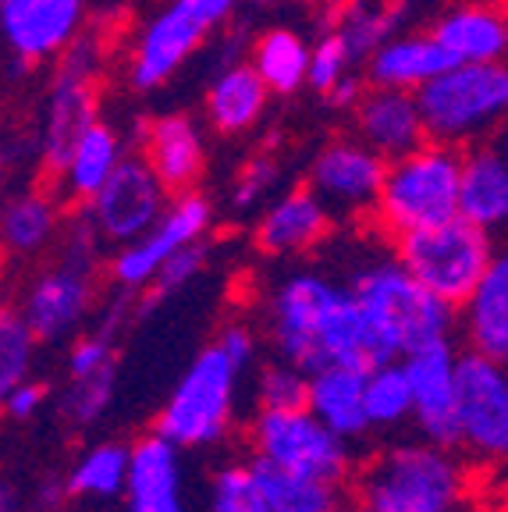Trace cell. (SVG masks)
Returning <instances> with one entry per match:
<instances>
[{
	"mask_svg": "<svg viewBox=\"0 0 508 512\" xmlns=\"http://www.w3.org/2000/svg\"><path fill=\"white\" fill-rule=\"evenodd\" d=\"M263 328L278 360L295 363L306 374L331 363L374 367L356 292L349 281L317 267H295L267 288Z\"/></svg>",
	"mask_w": 508,
	"mask_h": 512,
	"instance_id": "cell-1",
	"label": "cell"
},
{
	"mask_svg": "<svg viewBox=\"0 0 508 512\" xmlns=\"http://www.w3.org/2000/svg\"><path fill=\"white\" fill-rule=\"evenodd\" d=\"M366 328L370 360H405L423 345L455 335V306L437 299L391 253H370L349 274Z\"/></svg>",
	"mask_w": 508,
	"mask_h": 512,
	"instance_id": "cell-2",
	"label": "cell"
},
{
	"mask_svg": "<svg viewBox=\"0 0 508 512\" xmlns=\"http://www.w3.org/2000/svg\"><path fill=\"white\" fill-rule=\"evenodd\" d=\"M469 459L427 438L395 441L356 470L359 512H462Z\"/></svg>",
	"mask_w": 508,
	"mask_h": 512,
	"instance_id": "cell-3",
	"label": "cell"
},
{
	"mask_svg": "<svg viewBox=\"0 0 508 512\" xmlns=\"http://www.w3.org/2000/svg\"><path fill=\"white\" fill-rule=\"evenodd\" d=\"M242 374L246 367L217 338L207 342L175 381L167 402L160 406L153 431L175 441L182 452L224 445L239 424Z\"/></svg>",
	"mask_w": 508,
	"mask_h": 512,
	"instance_id": "cell-4",
	"label": "cell"
},
{
	"mask_svg": "<svg viewBox=\"0 0 508 512\" xmlns=\"http://www.w3.org/2000/svg\"><path fill=\"white\" fill-rule=\"evenodd\" d=\"M416 100L427 139L434 143L455 150L494 143L508 125V57L448 64L416 89Z\"/></svg>",
	"mask_w": 508,
	"mask_h": 512,
	"instance_id": "cell-5",
	"label": "cell"
},
{
	"mask_svg": "<svg viewBox=\"0 0 508 512\" xmlns=\"http://www.w3.org/2000/svg\"><path fill=\"white\" fill-rule=\"evenodd\" d=\"M459 178L462 150L427 139L416 150L388 160L370 221L388 239L448 221L459 214Z\"/></svg>",
	"mask_w": 508,
	"mask_h": 512,
	"instance_id": "cell-6",
	"label": "cell"
},
{
	"mask_svg": "<svg viewBox=\"0 0 508 512\" xmlns=\"http://www.w3.org/2000/svg\"><path fill=\"white\" fill-rule=\"evenodd\" d=\"M391 249L423 288H430L437 299L459 310L469 292L477 288V281L484 278L498 242L480 224L455 214L441 224L398 235L391 239Z\"/></svg>",
	"mask_w": 508,
	"mask_h": 512,
	"instance_id": "cell-7",
	"label": "cell"
},
{
	"mask_svg": "<svg viewBox=\"0 0 508 512\" xmlns=\"http://www.w3.org/2000/svg\"><path fill=\"white\" fill-rule=\"evenodd\" d=\"M246 441L253 459L310 473V477L334 484V488H342L356 477L352 441L334 434L310 406L256 409L246 427Z\"/></svg>",
	"mask_w": 508,
	"mask_h": 512,
	"instance_id": "cell-8",
	"label": "cell"
},
{
	"mask_svg": "<svg viewBox=\"0 0 508 512\" xmlns=\"http://www.w3.org/2000/svg\"><path fill=\"white\" fill-rule=\"evenodd\" d=\"M100 68L104 54L93 36H79L54 61V79L40 121V164L47 171V182H54L57 171L64 168L75 139L100 118V82H96Z\"/></svg>",
	"mask_w": 508,
	"mask_h": 512,
	"instance_id": "cell-9",
	"label": "cell"
},
{
	"mask_svg": "<svg viewBox=\"0 0 508 512\" xmlns=\"http://www.w3.org/2000/svg\"><path fill=\"white\" fill-rule=\"evenodd\" d=\"M217 207L203 189H189L171 196L167 210L150 224V232L118 246L107 256V281L121 292H146L160 267L192 242L207 239L214 228Z\"/></svg>",
	"mask_w": 508,
	"mask_h": 512,
	"instance_id": "cell-10",
	"label": "cell"
},
{
	"mask_svg": "<svg viewBox=\"0 0 508 512\" xmlns=\"http://www.w3.org/2000/svg\"><path fill=\"white\" fill-rule=\"evenodd\" d=\"M217 25L199 0H167L132 36L125 57V82L132 93H157L182 72Z\"/></svg>",
	"mask_w": 508,
	"mask_h": 512,
	"instance_id": "cell-11",
	"label": "cell"
},
{
	"mask_svg": "<svg viewBox=\"0 0 508 512\" xmlns=\"http://www.w3.org/2000/svg\"><path fill=\"white\" fill-rule=\"evenodd\" d=\"M459 452L469 466H498L508 456V363L459 352Z\"/></svg>",
	"mask_w": 508,
	"mask_h": 512,
	"instance_id": "cell-12",
	"label": "cell"
},
{
	"mask_svg": "<svg viewBox=\"0 0 508 512\" xmlns=\"http://www.w3.org/2000/svg\"><path fill=\"white\" fill-rule=\"evenodd\" d=\"M388 157L359 136H334L310 157L306 185L327 203L338 221H370L381 196Z\"/></svg>",
	"mask_w": 508,
	"mask_h": 512,
	"instance_id": "cell-13",
	"label": "cell"
},
{
	"mask_svg": "<svg viewBox=\"0 0 508 512\" xmlns=\"http://www.w3.org/2000/svg\"><path fill=\"white\" fill-rule=\"evenodd\" d=\"M167 203H171V192L157 178V171L146 164L143 153H125V160L82 207V214L89 217V224L107 246L118 249L150 232V224L164 214Z\"/></svg>",
	"mask_w": 508,
	"mask_h": 512,
	"instance_id": "cell-14",
	"label": "cell"
},
{
	"mask_svg": "<svg viewBox=\"0 0 508 512\" xmlns=\"http://www.w3.org/2000/svg\"><path fill=\"white\" fill-rule=\"evenodd\" d=\"M96 303V271L68 260H50L18 292L15 313L40 342H64L79 335Z\"/></svg>",
	"mask_w": 508,
	"mask_h": 512,
	"instance_id": "cell-15",
	"label": "cell"
},
{
	"mask_svg": "<svg viewBox=\"0 0 508 512\" xmlns=\"http://www.w3.org/2000/svg\"><path fill=\"white\" fill-rule=\"evenodd\" d=\"M89 0H0V43L15 64L57 61L82 36Z\"/></svg>",
	"mask_w": 508,
	"mask_h": 512,
	"instance_id": "cell-16",
	"label": "cell"
},
{
	"mask_svg": "<svg viewBox=\"0 0 508 512\" xmlns=\"http://www.w3.org/2000/svg\"><path fill=\"white\" fill-rule=\"evenodd\" d=\"M405 374L413 384V424L420 438L434 441V445L459 448V420H455V406H459V352H455L452 338L405 356Z\"/></svg>",
	"mask_w": 508,
	"mask_h": 512,
	"instance_id": "cell-17",
	"label": "cell"
},
{
	"mask_svg": "<svg viewBox=\"0 0 508 512\" xmlns=\"http://www.w3.org/2000/svg\"><path fill=\"white\" fill-rule=\"evenodd\" d=\"M135 143L171 196L199 189L210 164L207 121H196L185 111L153 114L135 128Z\"/></svg>",
	"mask_w": 508,
	"mask_h": 512,
	"instance_id": "cell-18",
	"label": "cell"
},
{
	"mask_svg": "<svg viewBox=\"0 0 508 512\" xmlns=\"http://www.w3.org/2000/svg\"><path fill=\"white\" fill-rule=\"evenodd\" d=\"M338 217L327 210L310 185H295L260 207L253 224V242L270 260H295L310 256L331 239Z\"/></svg>",
	"mask_w": 508,
	"mask_h": 512,
	"instance_id": "cell-19",
	"label": "cell"
},
{
	"mask_svg": "<svg viewBox=\"0 0 508 512\" xmlns=\"http://www.w3.org/2000/svg\"><path fill=\"white\" fill-rule=\"evenodd\" d=\"M121 512H189L185 459L175 441L150 431L132 445Z\"/></svg>",
	"mask_w": 508,
	"mask_h": 512,
	"instance_id": "cell-20",
	"label": "cell"
},
{
	"mask_svg": "<svg viewBox=\"0 0 508 512\" xmlns=\"http://www.w3.org/2000/svg\"><path fill=\"white\" fill-rule=\"evenodd\" d=\"M352 136H359L366 146H374L381 157H402L427 143L420 100L409 89H391L366 82L363 96L352 107Z\"/></svg>",
	"mask_w": 508,
	"mask_h": 512,
	"instance_id": "cell-21",
	"label": "cell"
},
{
	"mask_svg": "<svg viewBox=\"0 0 508 512\" xmlns=\"http://www.w3.org/2000/svg\"><path fill=\"white\" fill-rule=\"evenodd\" d=\"M270 96L274 93L249 64V57L224 61L203 89V121L214 136L242 139L260 128L263 114L270 107Z\"/></svg>",
	"mask_w": 508,
	"mask_h": 512,
	"instance_id": "cell-22",
	"label": "cell"
},
{
	"mask_svg": "<svg viewBox=\"0 0 508 512\" xmlns=\"http://www.w3.org/2000/svg\"><path fill=\"white\" fill-rule=\"evenodd\" d=\"M455 64L505 61L508 57V0H455L430 25Z\"/></svg>",
	"mask_w": 508,
	"mask_h": 512,
	"instance_id": "cell-23",
	"label": "cell"
},
{
	"mask_svg": "<svg viewBox=\"0 0 508 512\" xmlns=\"http://www.w3.org/2000/svg\"><path fill=\"white\" fill-rule=\"evenodd\" d=\"M455 331L469 352L508 363V246L494 249L484 278L455 310Z\"/></svg>",
	"mask_w": 508,
	"mask_h": 512,
	"instance_id": "cell-24",
	"label": "cell"
},
{
	"mask_svg": "<svg viewBox=\"0 0 508 512\" xmlns=\"http://www.w3.org/2000/svg\"><path fill=\"white\" fill-rule=\"evenodd\" d=\"M125 153H128V139L121 136V128L111 125L107 118H96L75 139L72 153H68L64 168L50 182V189L61 196L68 210H82L100 192V185L114 175V168L125 160Z\"/></svg>",
	"mask_w": 508,
	"mask_h": 512,
	"instance_id": "cell-25",
	"label": "cell"
},
{
	"mask_svg": "<svg viewBox=\"0 0 508 512\" xmlns=\"http://www.w3.org/2000/svg\"><path fill=\"white\" fill-rule=\"evenodd\" d=\"M64 200L54 189H22L0 200V253L11 260H36L50 253L64 228Z\"/></svg>",
	"mask_w": 508,
	"mask_h": 512,
	"instance_id": "cell-26",
	"label": "cell"
},
{
	"mask_svg": "<svg viewBox=\"0 0 508 512\" xmlns=\"http://www.w3.org/2000/svg\"><path fill=\"white\" fill-rule=\"evenodd\" d=\"M459 214L494 239L508 232V157L498 139L462 150Z\"/></svg>",
	"mask_w": 508,
	"mask_h": 512,
	"instance_id": "cell-27",
	"label": "cell"
},
{
	"mask_svg": "<svg viewBox=\"0 0 508 512\" xmlns=\"http://www.w3.org/2000/svg\"><path fill=\"white\" fill-rule=\"evenodd\" d=\"M366 370L370 367H356V363L320 367L310 374V392H306V406L352 445L374 431L366 413Z\"/></svg>",
	"mask_w": 508,
	"mask_h": 512,
	"instance_id": "cell-28",
	"label": "cell"
},
{
	"mask_svg": "<svg viewBox=\"0 0 508 512\" xmlns=\"http://www.w3.org/2000/svg\"><path fill=\"white\" fill-rule=\"evenodd\" d=\"M455 64L448 57V50L427 32H391L388 40L374 50V54L366 57L363 64V75L366 82H374V86H391V89H416L423 82H430L434 75H441Z\"/></svg>",
	"mask_w": 508,
	"mask_h": 512,
	"instance_id": "cell-29",
	"label": "cell"
},
{
	"mask_svg": "<svg viewBox=\"0 0 508 512\" xmlns=\"http://www.w3.org/2000/svg\"><path fill=\"white\" fill-rule=\"evenodd\" d=\"M313 43L292 25H267L253 36L246 57L274 96H295L310 82Z\"/></svg>",
	"mask_w": 508,
	"mask_h": 512,
	"instance_id": "cell-30",
	"label": "cell"
},
{
	"mask_svg": "<svg viewBox=\"0 0 508 512\" xmlns=\"http://www.w3.org/2000/svg\"><path fill=\"white\" fill-rule=\"evenodd\" d=\"M128 459H132V445H121V441H96V445L82 448L72 470L64 473L68 498L96 505L121 502L128 480Z\"/></svg>",
	"mask_w": 508,
	"mask_h": 512,
	"instance_id": "cell-31",
	"label": "cell"
},
{
	"mask_svg": "<svg viewBox=\"0 0 508 512\" xmlns=\"http://www.w3.org/2000/svg\"><path fill=\"white\" fill-rule=\"evenodd\" d=\"M253 466L270 512H320L338 502V491H342L334 484L310 477V473L288 470V466L267 463V459H253Z\"/></svg>",
	"mask_w": 508,
	"mask_h": 512,
	"instance_id": "cell-32",
	"label": "cell"
},
{
	"mask_svg": "<svg viewBox=\"0 0 508 512\" xmlns=\"http://www.w3.org/2000/svg\"><path fill=\"white\" fill-rule=\"evenodd\" d=\"M366 413L374 431H398L413 420V384L402 360H384L366 370Z\"/></svg>",
	"mask_w": 508,
	"mask_h": 512,
	"instance_id": "cell-33",
	"label": "cell"
},
{
	"mask_svg": "<svg viewBox=\"0 0 508 512\" xmlns=\"http://www.w3.org/2000/svg\"><path fill=\"white\" fill-rule=\"evenodd\" d=\"M203 512H270L253 459H228L210 473Z\"/></svg>",
	"mask_w": 508,
	"mask_h": 512,
	"instance_id": "cell-34",
	"label": "cell"
},
{
	"mask_svg": "<svg viewBox=\"0 0 508 512\" xmlns=\"http://www.w3.org/2000/svg\"><path fill=\"white\" fill-rule=\"evenodd\" d=\"M36 349H40V338L32 335L29 324L11 310L8 317L0 320V406L25 377H32Z\"/></svg>",
	"mask_w": 508,
	"mask_h": 512,
	"instance_id": "cell-35",
	"label": "cell"
},
{
	"mask_svg": "<svg viewBox=\"0 0 508 512\" xmlns=\"http://www.w3.org/2000/svg\"><path fill=\"white\" fill-rule=\"evenodd\" d=\"M352 72H359L356 54H352L345 32L338 29V25H331V29L320 32L310 47V82H306V86L327 100L331 89L342 79H349Z\"/></svg>",
	"mask_w": 508,
	"mask_h": 512,
	"instance_id": "cell-36",
	"label": "cell"
},
{
	"mask_svg": "<svg viewBox=\"0 0 508 512\" xmlns=\"http://www.w3.org/2000/svg\"><path fill=\"white\" fill-rule=\"evenodd\" d=\"M111 402H114V370L93 377H68V388L61 395V413L72 427L86 431V427H96L111 413Z\"/></svg>",
	"mask_w": 508,
	"mask_h": 512,
	"instance_id": "cell-37",
	"label": "cell"
},
{
	"mask_svg": "<svg viewBox=\"0 0 508 512\" xmlns=\"http://www.w3.org/2000/svg\"><path fill=\"white\" fill-rule=\"evenodd\" d=\"M395 22H398V15L391 8H377L374 0H359V4H352L334 25L345 32V40H349L356 61H366V57L374 54L391 32H395Z\"/></svg>",
	"mask_w": 508,
	"mask_h": 512,
	"instance_id": "cell-38",
	"label": "cell"
},
{
	"mask_svg": "<svg viewBox=\"0 0 508 512\" xmlns=\"http://www.w3.org/2000/svg\"><path fill=\"white\" fill-rule=\"evenodd\" d=\"M306 392H310V374L288 360H274L267 367H260V374L253 381L256 409L306 406Z\"/></svg>",
	"mask_w": 508,
	"mask_h": 512,
	"instance_id": "cell-39",
	"label": "cell"
},
{
	"mask_svg": "<svg viewBox=\"0 0 508 512\" xmlns=\"http://www.w3.org/2000/svg\"><path fill=\"white\" fill-rule=\"evenodd\" d=\"M281 182V164L270 153H253L239 168V175L231 178L228 200L235 210H260L263 203L274 200V189Z\"/></svg>",
	"mask_w": 508,
	"mask_h": 512,
	"instance_id": "cell-40",
	"label": "cell"
},
{
	"mask_svg": "<svg viewBox=\"0 0 508 512\" xmlns=\"http://www.w3.org/2000/svg\"><path fill=\"white\" fill-rule=\"evenodd\" d=\"M207 260H210L207 239H199V242H192V246L178 249V253L171 256V260H167L164 267H160V274L153 278V285L146 288V292H150L153 299L171 296V292L185 288L189 281H196L199 274H203V267H207Z\"/></svg>",
	"mask_w": 508,
	"mask_h": 512,
	"instance_id": "cell-41",
	"label": "cell"
},
{
	"mask_svg": "<svg viewBox=\"0 0 508 512\" xmlns=\"http://www.w3.org/2000/svg\"><path fill=\"white\" fill-rule=\"evenodd\" d=\"M68 377H93V374H107L114 370V338L111 331H89V335H79L68 349Z\"/></svg>",
	"mask_w": 508,
	"mask_h": 512,
	"instance_id": "cell-42",
	"label": "cell"
},
{
	"mask_svg": "<svg viewBox=\"0 0 508 512\" xmlns=\"http://www.w3.org/2000/svg\"><path fill=\"white\" fill-rule=\"evenodd\" d=\"M50 399V388L43 381H36V377H25L22 384H18L15 392L4 399V406H0V413L8 416V420H15V424H25V420H32V416H40L43 406H47Z\"/></svg>",
	"mask_w": 508,
	"mask_h": 512,
	"instance_id": "cell-43",
	"label": "cell"
},
{
	"mask_svg": "<svg viewBox=\"0 0 508 512\" xmlns=\"http://www.w3.org/2000/svg\"><path fill=\"white\" fill-rule=\"evenodd\" d=\"M217 342H221L224 349H228L246 370L253 367L256 356H260V338H256V331L249 328V324H242V320H231V324H224V328L217 331Z\"/></svg>",
	"mask_w": 508,
	"mask_h": 512,
	"instance_id": "cell-44",
	"label": "cell"
},
{
	"mask_svg": "<svg viewBox=\"0 0 508 512\" xmlns=\"http://www.w3.org/2000/svg\"><path fill=\"white\" fill-rule=\"evenodd\" d=\"M487 491H491V498L501 505V509H508V456L501 459L498 466H491V480H487Z\"/></svg>",
	"mask_w": 508,
	"mask_h": 512,
	"instance_id": "cell-45",
	"label": "cell"
},
{
	"mask_svg": "<svg viewBox=\"0 0 508 512\" xmlns=\"http://www.w3.org/2000/svg\"><path fill=\"white\" fill-rule=\"evenodd\" d=\"M0 512H22V498H18V491L11 488V484H4V480H0Z\"/></svg>",
	"mask_w": 508,
	"mask_h": 512,
	"instance_id": "cell-46",
	"label": "cell"
},
{
	"mask_svg": "<svg viewBox=\"0 0 508 512\" xmlns=\"http://www.w3.org/2000/svg\"><path fill=\"white\" fill-rule=\"evenodd\" d=\"M320 512H359V509H349V505L334 502V505H327V509H320Z\"/></svg>",
	"mask_w": 508,
	"mask_h": 512,
	"instance_id": "cell-47",
	"label": "cell"
},
{
	"mask_svg": "<svg viewBox=\"0 0 508 512\" xmlns=\"http://www.w3.org/2000/svg\"><path fill=\"white\" fill-rule=\"evenodd\" d=\"M498 146H501V150H505V157H508V125H505V132H501V136H498Z\"/></svg>",
	"mask_w": 508,
	"mask_h": 512,
	"instance_id": "cell-48",
	"label": "cell"
},
{
	"mask_svg": "<svg viewBox=\"0 0 508 512\" xmlns=\"http://www.w3.org/2000/svg\"><path fill=\"white\" fill-rule=\"evenodd\" d=\"M8 313H11V310H8V303H4V292H0V320L8 317Z\"/></svg>",
	"mask_w": 508,
	"mask_h": 512,
	"instance_id": "cell-49",
	"label": "cell"
},
{
	"mask_svg": "<svg viewBox=\"0 0 508 512\" xmlns=\"http://www.w3.org/2000/svg\"><path fill=\"white\" fill-rule=\"evenodd\" d=\"M295 4H317V0H295Z\"/></svg>",
	"mask_w": 508,
	"mask_h": 512,
	"instance_id": "cell-50",
	"label": "cell"
},
{
	"mask_svg": "<svg viewBox=\"0 0 508 512\" xmlns=\"http://www.w3.org/2000/svg\"><path fill=\"white\" fill-rule=\"evenodd\" d=\"M0 47H4V43H0Z\"/></svg>",
	"mask_w": 508,
	"mask_h": 512,
	"instance_id": "cell-51",
	"label": "cell"
},
{
	"mask_svg": "<svg viewBox=\"0 0 508 512\" xmlns=\"http://www.w3.org/2000/svg\"><path fill=\"white\" fill-rule=\"evenodd\" d=\"M505 512H508V509H505Z\"/></svg>",
	"mask_w": 508,
	"mask_h": 512,
	"instance_id": "cell-52",
	"label": "cell"
}]
</instances>
